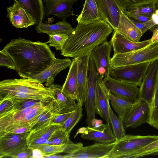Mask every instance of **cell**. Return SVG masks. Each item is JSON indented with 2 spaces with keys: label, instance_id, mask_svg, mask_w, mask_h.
Segmentation results:
<instances>
[{
  "label": "cell",
  "instance_id": "cell-1",
  "mask_svg": "<svg viewBox=\"0 0 158 158\" xmlns=\"http://www.w3.org/2000/svg\"><path fill=\"white\" fill-rule=\"evenodd\" d=\"M50 47L46 43L19 37L11 40L3 49L12 59L19 75L29 78L44 71L56 59Z\"/></svg>",
  "mask_w": 158,
  "mask_h": 158
},
{
  "label": "cell",
  "instance_id": "cell-2",
  "mask_svg": "<svg viewBox=\"0 0 158 158\" xmlns=\"http://www.w3.org/2000/svg\"><path fill=\"white\" fill-rule=\"evenodd\" d=\"M113 29L103 19L87 24L78 23L68 36L61 55L75 58L91 52L95 47L107 41Z\"/></svg>",
  "mask_w": 158,
  "mask_h": 158
},
{
  "label": "cell",
  "instance_id": "cell-3",
  "mask_svg": "<svg viewBox=\"0 0 158 158\" xmlns=\"http://www.w3.org/2000/svg\"><path fill=\"white\" fill-rule=\"evenodd\" d=\"M158 59V41L134 51L114 55L111 58V68L152 62Z\"/></svg>",
  "mask_w": 158,
  "mask_h": 158
},
{
  "label": "cell",
  "instance_id": "cell-4",
  "mask_svg": "<svg viewBox=\"0 0 158 158\" xmlns=\"http://www.w3.org/2000/svg\"><path fill=\"white\" fill-rule=\"evenodd\" d=\"M158 139L157 135H126L117 141L107 158H125Z\"/></svg>",
  "mask_w": 158,
  "mask_h": 158
},
{
  "label": "cell",
  "instance_id": "cell-5",
  "mask_svg": "<svg viewBox=\"0 0 158 158\" xmlns=\"http://www.w3.org/2000/svg\"><path fill=\"white\" fill-rule=\"evenodd\" d=\"M12 92L47 94L55 96L52 89L29 78L8 79L0 82V94Z\"/></svg>",
  "mask_w": 158,
  "mask_h": 158
},
{
  "label": "cell",
  "instance_id": "cell-6",
  "mask_svg": "<svg viewBox=\"0 0 158 158\" xmlns=\"http://www.w3.org/2000/svg\"><path fill=\"white\" fill-rule=\"evenodd\" d=\"M151 62H145L112 68L110 76L119 81L140 86Z\"/></svg>",
  "mask_w": 158,
  "mask_h": 158
},
{
  "label": "cell",
  "instance_id": "cell-7",
  "mask_svg": "<svg viewBox=\"0 0 158 158\" xmlns=\"http://www.w3.org/2000/svg\"><path fill=\"white\" fill-rule=\"evenodd\" d=\"M29 132L20 134L7 133L0 135V158H12L28 148L27 138Z\"/></svg>",
  "mask_w": 158,
  "mask_h": 158
},
{
  "label": "cell",
  "instance_id": "cell-8",
  "mask_svg": "<svg viewBox=\"0 0 158 158\" xmlns=\"http://www.w3.org/2000/svg\"><path fill=\"white\" fill-rule=\"evenodd\" d=\"M112 45L106 41L95 47L90 53L99 77L103 79L110 76L111 69L110 55Z\"/></svg>",
  "mask_w": 158,
  "mask_h": 158
},
{
  "label": "cell",
  "instance_id": "cell-9",
  "mask_svg": "<svg viewBox=\"0 0 158 158\" xmlns=\"http://www.w3.org/2000/svg\"><path fill=\"white\" fill-rule=\"evenodd\" d=\"M99 77L93 61L89 60L87 77V94L85 103L87 114L86 121L88 127H92V122L96 118V83Z\"/></svg>",
  "mask_w": 158,
  "mask_h": 158
},
{
  "label": "cell",
  "instance_id": "cell-10",
  "mask_svg": "<svg viewBox=\"0 0 158 158\" xmlns=\"http://www.w3.org/2000/svg\"><path fill=\"white\" fill-rule=\"evenodd\" d=\"M150 118V104L140 97L136 99L127 114L125 119V129L136 128L146 123Z\"/></svg>",
  "mask_w": 158,
  "mask_h": 158
},
{
  "label": "cell",
  "instance_id": "cell-11",
  "mask_svg": "<svg viewBox=\"0 0 158 158\" xmlns=\"http://www.w3.org/2000/svg\"><path fill=\"white\" fill-rule=\"evenodd\" d=\"M81 134V138L96 143L110 144L115 143L117 140L110 124H102L97 127H82L77 130L74 138Z\"/></svg>",
  "mask_w": 158,
  "mask_h": 158
},
{
  "label": "cell",
  "instance_id": "cell-12",
  "mask_svg": "<svg viewBox=\"0 0 158 158\" xmlns=\"http://www.w3.org/2000/svg\"><path fill=\"white\" fill-rule=\"evenodd\" d=\"M90 52L74 58L77 64V92L76 100L77 103L83 106L87 94V77Z\"/></svg>",
  "mask_w": 158,
  "mask_h": 158
},
{
  "label": "cell",
  "instance_id": "cell-13",
  "mask_svg": "<svg viewBox=\"0 0 158 158\" xmlns=\"http://www.w3.org/2000/svg\"><path fill=\"white\" fill-rule=\"evenodd\" d=\"M103 81L110 92L117 97L131 101L139 97V89L135 85L113 79L110 76L104 78Z\"/></svg>",
  "mask_w": 158,
  "mask_h": 158
},
{
  "label": "cell",
  "instance_id": "cell-14",
  "mask_svg": "<svg viewBox=\"0 0 158 158\" xmlns=\"http://www.w3.org/2000/svg\"><path fill=\"white\" fill-rule=\"evenodd\" d=\"M7 17L16 28H27L36 23L35 19L23 5L18 1H15L12 6L7 7Z\"/></svg>",
  "mask_w": 158,
  "mask_h": 158
},
{
  "label": "cell",
  "instance_id": "cell-15",
  "mask_svg": "<svg viewBox=\"0 0 158 158\" xmlns=\"http://www.w3.org/2000/svg\"><path fill=\"white\" fill-rule=\"evenodd\" d=\"M110 93L104 82L103 79L99 77L96 83L95 112L105 120L106 123L110 124Z\"/></svg>",
  "mask_w": 158,
  "mask_h": 158
},
{
  "label": "cell",
  "instance_id": "cell-16",
  "mask_svg": "<svg viewBox=\"0 0 158 158\" xmlns=\"http://www.w3.org/2000/svg\"><path fill=\"white\" fill-rule=\"evenodd\" d=\"M44 5L45 15L48 17L54 16L66 19L73 15V6L78 0H42Z\"/></svg>",
  "mask_w": 158,
  "mask_h": 158
},
{
  "label": "cell",
  "instance_id": "cell-17",
  "mask_svg": "<svg viewBox=\"0 0 158 158\" xmlns=\"http://www.w3.org/2000/svg\"><path fill=\"white\" fill-rule=\"evenodd\" d=\"M100 16L114 30L118 27L122 11L115 0H95Z\"/></svg>",
  "mask_w": 158,
  "mask_h": 158
},
{
  "label": "cell",
  "instance_id": "cell-18",
  "mask_svg": "<svg viewBox=\"0 0 158 158\" xmlns=\"http://www.w3.org/2000/svg\"><path fill=\"white\" fill-rule=\"evenodd\" d=\"M115 143L103 144L95 142L92 145L83 146L73 154H67L64 156V158H107Z\"/></svg>",
  "mask_w": 158,
  "mask_h": 158
},
{
  "label": "cell",
  "instance_id": "cell-19",
  "mask_svg": "<svg viewBox=\"0 0 158 158\" xmlns=\"http://www.w3.org/2000/svg\"><path fill=\"white\" fill-rule=\"evenodd\" d=\"M110 41L113 48L114 55L140 49L152 43L150 39L139 42L133 41L115 31Z\"/></svg>",
  "mask_w": 158,
  "mask_h": 158
},
{
  "label": "cell",
  "instance_id": "cell-20",
  "mask_svg": "<svg viewBox=\"0 0 158 158\" xmlns=\"http://www.w3.org/2000/svg\"><path fill=\"white\" fill-rule=\"evenodd\" d=\"M158 69V59L151 63L139 88V97L149 104L154 93L156 73Z\"/></svg>",
  "mask_w": 158,
  "mask_h": 158
},
{
  "label": "cell",
  "instance_id": "cell-21",
  "mask_svg": "<svg viewBox=\"0 0 158 158\" xmlns=\"http://www.w3.org/2000/svg\"><path fill=\"white\" fill-rule=\"evenodd\" d=\"M54 78H51L46 82L47 87L53 91L55 98L58 105L60 114L73 111L76 108L77 104L75 100L72 99L65 95L62 91L61 85L54 84Z\"/></svg>",
  "mask_w": 158,
  "mask_h": 158
},
{
  "label": "cell",
  "instance_id": "cell-22",
  "mask_svg": "<svg viewBox=\"0 0 158 158\" xmlns=\"http://www.w3.org/2000/svg\"><path fill=\"white\" fill-rule=\"evenodd\" d=\"M72 60L69 58H56L53 63L44 71L30 77L29 79L43 84L49 79L54 78L60 71L70 67Z\"/></svg>",
  "mask_w": 158,
  "mask_h": 158
},
{
  "label": "cell",
  "instance_id": "cell-23",
  "mask_svg": "<svg viewBox=\"0 0 158 158\" xmlns=\"http://www.w3.org/2000/svg\"><path fill=\"white\" fill-rule=\"evenodd\" d=\"M114 31L129 40L139 42L143 35L141 31L133 23L130 18L122 11L117 27Z\"/></svg>",
  "mask_w": 158,
  "mask_h": 158
},
{
  "label": "cell",
  "instance_id": "cell-24",
  "mask_svg": "<svg viewBox=\"0 0 158 158\" xmlns=\"http://www.w3.org/2000/svg\"><path fill=\"white\" fill-rule=\"evenodd\" d=\"M77 62L74 58L72 60L65 81L62 87V91L66 96L74 100H76L77 92Z\"/></svg>",
  "mask_w": 158,
  "mask_h": 158
},
{
  "label": "cell",
  "instance_id": "cell-25",
  "mask_svg": "<svg viewBox=\"0 0 158 158\" xmlns=\"http://www.w3.org/2000/svg\"><path fill=\"white\" fill-rule=\"evenodd\" d=\"M35 29L38 33H45L48 35L54 34H64L70 35L74 30L71 25L64 19L54 24L40 23L36 25Z\"/></svg>",
  "mask_w": 158,
  "mask_h": 158
},
{
  "label": "cell",
  "instance_id": "cell-26",
  "mask_svg": "<svg viewBox=\"0 0 158 158\" xmlns=\"http://www.w3.org/2000/svg\"><path fill=\"white\" fill-rule=\"evenodd\" d=\"M101 19L95 0H85L81 12L76 20L78 23L87 24Z\"/></svg>",
  "mask_w": 158,
  "mask_h": 158
},
{
  "label": "cell",
  "instance_id": "cell-27",
  "mask_svg": "<svg viewBox=\"0 0 158 158\" xmlns=\"http://www.w3.org/2000/svg\"><path fill=\"white\" fill-rule=\"evenodd\" d=\"M22 4L28 12L35 19L36 24L42 23L45 18L44 3L42 0H14Z\"/></svg>",
  "mask_w": 158,
  "mask_h": 158
},
{
  "label": "cell",
  "instance_id": "cell-28",
  "mask_svg": "<svg viewBox=\"0 0 158 158\" xmlns=\"http://www.w3.org/2000/svg\"><path fill=\"white\" fill-rule=\"evenodd\" d=\"M134 101L120 98L110 93V104L117 114L119 119L124 124L126 115L133 105Z\"/></svg>",
  "mask_w": 158,
  "mask_h": 158
},
{
  "label": "cell",
  "instance_id": "cell-29",
  "mask_svg": "<svg viewBox=\"0 0 158 158\" xmlns=\"http://www.w3.org/2000/svg\"><path fill=\"white\" fill-rule=\"evenodd\" d=\"M61 128V126L60 125L49 123L44 127L32 129L27 136V144L36 139H50L53 133Z\"/></svg>",
  "mask_w": 158,
  "mask_h": 158
},
{
  "label": "cell",
  "instance_id": "cell-30",
  "mask_svg": "<svg viewBox=\"0 0 158 158\" xmlns=\"http://www.w3.org/2000/svg\"><path fill=\"white\" fill-rule=\"evenodd\" d=\"M60 114L55 98H53L49 103L47 109L37 118V122L32 129H36L48 124L53 118Z\"/></svg>",
  "mask_w": 158,
  "mask_h": 158
},
{
  "label": "cell",
  "instance_id": "cell-31",
  "mask_svg": "<svg viewBox=\"0 0 158 158\" xmlns=\"http://www.w3.org/2000/svg\"><path fill=\"white\" fill-rule=\"evenodd\" d=\"M148 124L158 129V69L156 73L154 93L150 104V118Z\"/></svg>",
  "mask_w": 158,
  "mask_h": 158
},
{
  "label": "cell",
  "instance_id": "cell-32",
  "mask_svg": "<svg viewBox=\"0 0 158 158\" xmlns=\"http://www.w3.org/2000/svg\"><path fill=\"white\" fill-rule=\"evenodd\" d=\"M123 12L140 7L155 4L158 0H115Z\"/></svg>",
  "mask_w": 158,
  "mask_h": 158
},
{
  "label": "cell",
  "instance_id": "cell-33",
  "mask_svg": "<svg viewBox=\"0 0 158 158\" xmlns=\"http://www.w3.org/2000/svg\"><path fill=\"white\" fill-rule=\"evenodd\" d=\"M82 106L77 103L76 108L73 113L61 126V129L69 135L74 127L82 118L83 109Z\"/></svg>",
  "mask_w": 158,
  "mask_h": 158
},
{
  "label": "cell",
  "instance_id": "cell-34",
  "mask_svg": "<svg viewBox=\"0 0 158 158\" xmlns=\"http://www.w3.org/2000/svg\"><path fill=\"white\" fill-rule=\"evenodd\" d=\"M110 124L113 133L117 141L120 140L126 135L124 124L118 118L110 106Z\"/></svg>",
  "mask_w": 158,
  "mask_h": 158
},
{
  "label": "cell",
  "instance_id": "cell-35",
  "mask_svg": "<svg viewBox=\"0 0 158 158\" xmlns=\"http://www.w3.org/2000/svg\"><path fill=\"white\" fill-rule=\"evenodd\" d=\"M158 155V139L129 154L125 158H137L149 155Z\"/></svg>",
  "mask_w": 158,
  "mask_h": 158
},
{
  "label": "cell",
  "instance_id": "cell-36",
  "mask_svg": "<svg viewBox=\"0 0 158 158\" xmlns=\"http://www.w3.org/2000/svg\"><path fill=\"white\" fill-rule=\"evenodd\" d=\"M19 106L16 100L12 98L0 97V117L16 110Z\"/></svg>",
  "mask_w": 158,
  "mask_h": 158
},
{
  "label": "cell",
  "instance_id": "cell-37",
  "mask_svg": "<svg viewBox=\"0 0 158 158\" xmlns=\"http://www.w3.org/2000/svg\"><path fill=\"white\" fill-rule=\"evenodd\" d=\"M69 134L61 128L56 131L49 139L48 144L60 145H68L73 143L69 139Z\"/></svg>",
  "mask_w": 158,
  "mask_h": 158
},
{
  "label": "cell",
  "instance_id": "cell-38",
  "mask_svg": "<svg viewBox=\"0 0 158 158\" xmlns=\"http://www.w3.org/2000/svg\"><path fill=\"white\" fill-rule=\"evenodd\" d=\"M68 145H55L44 144L39 147L37 148L40 150L44 156V158L64 152Z\"/></svg>",
  "mask_w": 158,
  "mask_h": 158
},
{
  "label": "cell",
  "instance_id": "cell-39",
  "mask_svg": "<svg viewBox=\"0 0 158 158\" xmlns=\"http://www.w3.org/2000/svg\"><path fill=\"white\" fill-rule=\"evenodd\" d=\"M68 35L64 34H54L49 35V46L54 47L56 50L61 51L68 38Z\"/></svg>",
  "mask_w": 158,
  "mask_h": 158
},
{
  "label": "cell",
  "instance_id": "cell-40",
  "mask_svg": "<svg viewBox=\"0 0 158 158\" xmlns=\"http://www.w3.org/2000/svg\"><path fill=\"white\" fill-rule=\"evenodd\" d=\"M53 98L49 97L41 99L27 100L20 104L19 108L15 110H21L34 106L46 105L49 104Z\"/></svg>",
  "mask_w": 158,
  "mask_h": 158
},
{
  "label": "cell",
  "instance_id": "cell-41",
  "mask_svg": "<svg viewBox=\"0 0 158 158\" xmlns=\"http://www.w3.org/2000/svg\"><path fill=\"white\" fill-rule=\"evenodd\" d=\"M0 66L15 70V64L12 59L3 49L0 51Z\"/></svg>",
  "mask_w": 158,
  "mask_h": 158
},
{
  "label": "cell",
  "instance_id": "cell-42",
  "mask_svg": "<svg viewBox=\"0 0 158 158\" xmlns=\"http://www.w3.org/2000/svg\"><path fill=\"white\" fill-rule=\"evenodd\" d=\"M156 4L140 7L128 11L134 14L140 15L151 17L152 15L154 12Z\"/></svg>",
  "mask_w": 158,
  "mask_h": 158
},
{
  "label": "cell",
  "instance_id": "cell-43",
  "mask_svg": "<svg viewBox=\"0 0 158 158\" xmlns=\"http://www.w3.org/2000/svg\"><path fill=\"white\" fill-rule=\"evenodd\" d=\"M73 111L63 114H60L53 118L50 122V124H59L62 126Z\"/></svg>",
  "mask_w": 158,
  "mask_h": 158
},
{
  "label": "cell",
  "instance_id": "cell-44",
  "mask_svg": "<svg viewBox=\"0 0 158 158\" xmlns=\"http://www.w3.org/2000/svg\"><path fill=\"white\" fill-rule=\"evenodd\" d=\"M33 127L34 125L32 124L20 126L8 131L3 134L7 133L20 134L27 133L32 130Z\"/></svg>",
  "mask_w": 158,
  "mask_h": 158
},
{
  "label": "cell",
  "instance_id": "cell-45",
  "mask_svg": "<svg viewBox=\"0 0 158 158\" xmlns=\"http://www.w3.org/2000/svg\"><path fill=\"white\" fill-rule=\"evenodd\" d=\"M49 139H36L33 140L27 144L28 148L32 150L37 148L40 146L49 144Z\"/></svg>",
  "mask_w": 158,
  "mask_h": 158
},
{
  "label": "cell",
  "instance_id": "cell-46",
  "mask_svg": "<svg viewBox=\"0 0 158 158\" xmlns=\"http://www.w3.org/2000/svg\"><path fill=\"white\" fill-rule=\"evenodd\" d=\"M123 12L128 17L143 23H146L151 19V17L140 15L134 14L128 11H125Z\"/></svg>",
  "mask_w": 158,
  "mask_h": 158
},
{
  "label": "cell",
  "instance_id": "cell-47",
  "mask_svg": "<svg viewBox=\"0 0 158 158\" xmlns=\"http://www.w3.org/2000/svg\"><path fill=\"white\" fill-rule=\"evenodd\" d=\"M150 21L154 25L153 27L150 30L153 32L158 27V3L156 5L155 10L152 15Z\"/></svg>",
  "mask_w": 158,
  "mask_h": 158
},
{
  "label": "cell",
  "instance_id": "cell-48",
  "mask_svg": "<svg viewBox=\"0 0 158 158\" xmlns=\"http://www.w3.org/2000/svg\"><path fill=\"white\" fill-rule=\"evenodd\" d=\"M130 18L135 25L141 31L143 34L149 30L146 23L141 22L134 19Z\"/></svg>",
  "mask_w": 158,
  "mask_h": 158
},
{
  "label": "cell",
  "instance_id": "cell-49",
  "mask_svg": "<svg viewBox=\"0 0 158 158\" xmlns=\"http://www.w3.org/2000/svg\"><path fill=\"white\" fill-rule=\"evenodd\" d=\"M32 150L28 148L14 155L13 158H30L31 155Z\"/></svg>",
  "mask_w": 158,
  "mask_h": 158
},
{
  "label": "cell",
  "instance_id": "cell-50",
  "mask_svg": "<svg viewBox=\"0 0 158 158\" xmlns=\"http://www.w3.org/2000/svg\"><path fill=\"white\" fill-rule=\"evenodd\" d=\"M30 158H44V156L40 150L36 148L32 150L31 155Z\"/></svg>",
  "mask_w": 158,
  "mask_h": 158
},
{
  "label": "cell",
  "instance_id": "cell-51",
  "mask_svg": "<svg viewBox=\"0 0 158 158\" xmlns=\"http://www.w3.org/2000/svg\"><path fill=\"white\" fill-rule=\"evenodd\" d=\"M153 34L150 40L152 43L158 41V27L152 32Z\"/></svg>",
  "mask_w": 158,
  "mask_h": 158
},
{
  "label": "cell",
  "instance_id": "cell-52",
  "mask_svg": "<svg viewBox=\"0 0 158 158\" xmlns=\"http://www.w3.org/2000/svg\"><path fill=\"white\" fill-rule=\"evenodd\" d=\"M102 123V120L95 118L92 122V127H98L103 124Z\"/></svg>",
  "mask_w": 158,
  "mask_h": 158
}]
</instances>
